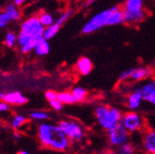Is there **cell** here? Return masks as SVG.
<instances>
[{"label":"cell","instance_id":"1","mask_svg":"<svg viewBox=\"0 0 155 154\" xmlns=\"http://www.w3.org/2000/svg\"><path fill=\"white\" fill-rule=\"evenodd\" d=\"M38 139L44 147L55 151H68L71 143L59 126L46 122L39 125Z\"/></svg>","mask_w":155,"mask_h":154},{"label":"cell","instance_id":"2","mask_svg":"<svg viewBox=\"0 0 155 154\" xmlns=\"http://www.w3.org/2000/svg\"><path fill=\"white\" fill-rule=\"evenodd\" d=\"M122 115L123 113L120 109L106 104H99L94 109V116L97 123L106 131L120 124Z\"/></svg>","mask_w":155,"mask_h":154},{"label":"cell","instance_id":"3","mask_svg":"<svg viewBox=\"0 0 155 154\" xmlns=\"http://www.w3.org/2000/svg\"><path fill=\"white\" fill-rule=\"evenodd\" d=\"M155 68L153 67H135L128 69L124 70L119 75L118 80L119 82H127V81H134L140 82L145 80H149L154 76Z\"/></svg>","mask_w":155,"mask_h":154},{"label":"cell","instance_id":"4","mask_svg":"<svg viewBox=\"0 0 155 154\" xmlns=\"http://www.w3.org/2000/svg\"><path fill=\"white\" fill-rule=\"evenodd\" d=\"M58 126L67 135L71 142H81L85 137L84 127L75 120L63 119L59 121Z\"/></svg>","mask_w":155,"mask_h":154},{"label":"cell","instance_id":"5","mask_svg":"<svg viewBox=\"0 0 155 154\" xmlns=\"http://www.w3.org/2000/svg\"><path fill=\"white\" fill-rule=\"evenodd\" d=\"M120 123L130 134L139 132L145 126V119L141 114L135 111H129L123 113Z\"/></svg>","mask_w":155,"mask_h":154},{"label":"cell","instance_id":"6","mask_svg":"<svg viewBox=\"0 0 155 154\" xmlns=\"http://www.w3.org/2000/svg\"><path fill=\"white\" fill-rule=\"evenodd\" d=\"M110 12H111V9L108 8V9L100 11L97 14L93 15L84 24V26L82 27L81 32L83 34H91L105 27Z\"/></svg>","mask_w":155,"mask_h":154},{"label":"cell","instance_id":"7","mask_svg":"<svg viewBox=\"0 0 155 154\" xmlns=\"http://www.w3.org/2000/svg\"><path fill=\"white\" fill-rule=\"evenodd\" d=\"M107 139L111 147L117 148L120 145L129 141L130 133L120 123L107 130Z\"/></svg>","mask_w":155,"mask_h":154},{"label":"cell","instance_id":"8","mask_svg":"<svg viewBox=\"0 0 155 154\" xmlns=\"http://www.w3.org/2000/svg\"><path fill=\"white\" fill-rule=\"evenodd\" d=\"M45 29V27L39 21L38 16L30 17L22 22L21 26V31L24 32L30 38L43 36Z\"/></svg>","mask_w":155,"mask_h":154},{"label":"cell","instance_id":"9","mask_svg":"<svg viewBox=\"0 0 155 154\" xmlns=\"http://www.w3.org/2000/svg\"><path fill=\"white\" fill-rule=\"evenodd\" d=\"M124 11V10H123ZM148 16V12L145 10V8L136 11V12H127L124 11V17H125V23L127 25H138L141 23Z\"/></svg>","mask_w":155,"mask_h":154},{"label":"cell","instance_id":"10","mask_svg":"<svg viewBox=\"0 0 155 154\" xmlns=\"http://www.w3.org/2000/svg\"><path fill=\"white\" fill-rule=\"evenodd\" d=\"M111 12L108 16L106 26H115L125 23V17L123 8H119L118 6H114L110 8Z\"/></svg>","mask_w":155,"mask_h":154},{"label":"cell","instance_id":"11","mask_svg":"<svg viewBox=\"0 0 155 154\" xmlns=\"http://www.w3.org/2000/svg\"><path fill=\"white\" fill-rule=\"evenodd\" d=\"M137 90L142 96L143 101L149 102L150 99L155 96V79L153 80H149L147 82L140 85Z\"/></svg>","mask_w":155,"mask_h":154},{"label":"cell","instance_id":"12","mask_svg":"<svg viewBox=\"0 0 155 154\" xmlns=\"http://www.w3.org/2000/svg\"><path fill=\"white\" fill-rule=\"evenodd\" d=\"M142 101H143V98L141 94L137 90H133L127 96L126 105L130 111H136L140 107Z\"/></svg>","mask_w":155,"mask_h":154},{"label":"cell","instance_id":"13","mask_svg":"<svg viewBox=\"0 0 155 154\" xmlns=\"http://www.w3.org/2000/svg\"><path fill=\"white\" fill-rule=\"evenodd\" d=\"M142 147L145 152L155 154V130L145 131L142 137Z\"/></svg>","mask_w":155,"mask_h":154},{"label":"cell","instance_id":"14","mask_svg":"<svg viewBox=\"0 0 155 154\" xmlns=\"http://www.w3.org/2000/svg\"><path fill=\"white\" fill-rule=\"evenodd\" d=\"M8 104H17V105H24L28 103V98L23 96L21 92L13 91L5 94V97L3 99Z\"/></svg>","mask_w":155,"mask_h":154},{"label":"cell","instance_id":"15","mask_svg":"<svg viewBox=\"0 0 155 154\" xmlns=\"http://www.w3.org/2000/svg\"><path fill=\"white\" fill-rule=\"evenodd\" d=\"M92 68H93V64H92L91 60L85 56L81 57L76 63L77 71L79 72V74H81L82 76L89 75L92 71Z\"/></svg>","mask_w":155,"mask_h":154},{"label":"cell","instance_id":"16","mask_svg":"<svg viewBox=\"0 0 155 154\" xmlns=\"http://www.w3.org/2000/svg\"><path fill=\"white\" fill-rule=\"evenodd\" d=\"M144 0H126L123 10L127 12H136L144 8Z\"/></svg>","mask_w":155,"mask_h":154},{"label":"cell","instance_id":"17","mask_svg":"<svg viewBox=\"0 0 155 154\" xmlns=\"http://www.w3.org/2000/svg\"><path fill=\"white\" fill-rule=\"evenodd\" d=\"M45 39L44 36H37V37H33L30 41H28L23 46L21 47V52L22 54H28L31 51H33L36 46L38 45V44L41 41H43Z\"/></svg>","mask_w":155,"mask_h":154},{"label":"cell","instance_id":"18","mask_svg":"<svg viewBox=\"0 0 155 154\" xmlns=\"http://www.w3.org/2000/svg\"><path fill=\"white\" fill-rule=\"evenodd\" d=\"M4 11L9 16V18H10V20H11V21H18L19 18H21V11H19L18 6H16V5L13 4V3L8 4V5L5 8Z\"/></svg>","mask_w":155,"mask_h":154},{"label":"cell","instance_id":"19","mask_svg":"<svg viewBox=\"0 0 155 154\" xmlns=\"http://www.w3.org/2000/svg\"><path fill=\"white\" fill-rule=\"evenodd\" d=\"M59 30H60V25H58L57 23L54 22L52 25L45 27L43 36H44V38L45 40L49 41L57 34V32L59 31Z\"/></svg>","mask_w":155,"mask_h":154},{"label":"cell","instance_id":"20","mask_svg":"<svg viewBox=\"0 0 155 154\" xmlns=\"http://www.w3.org/2000/svg\"><path fill=\"white\" fill-rule=\"evenodd\" d=\"M57 99L63 104H73L76 103L72 91H62L57 93Z\"/></svg>","mask_w":155,"mask_h":154},{"label":"cell","instance_id":"21","mask_svg":"<svg viewBox=\"0 0 155 154\" xmlns=\"http://www.w3.org/2000/svg\"><path fill=\"white\" fill-rule=\"evenodd\" d=\"M71 91L75 97L76 103H81L84 101L88 96V90L83 87H75Z\"/></svg>","mask_w":155,"mask_h":154},{"label":"cell","instance_id":"22","mask_svg":"<svg viewBox=\"0 0 155 154\" xmlns=\"http://www.w3.org/2000/svg\"><path fill=\"white\" fill-rule=\"evenodd\" d=\"M35 54L39 56H45L46 55L49 51H50V44L48 43L47 40L44 39L43 41H41L38 44V45L36 46V48L34 49Z\"/></svg>","mask_w":155,"mask_h":154},{"label":"cell","instance_id":"23","mask_svg":"<svg viewBox=\"0 0 155 154\" xmlns=\"http://www.w3.org/2000/svg\"><path fill=\"white\" fill-rule=\"evenodd\" d=\"M38 18H39V21H41V23H42L45 27L50 26V25H52L53 23H54V20L53 15H51V14L48 13V12L42 11L40 14L38 15Z\"/></svg>","mask_w":155,"mask_h":154},{"label":"cell","instance_id":"24","mask_svg":"<svg viewBox=\"0 0 155 154\" xmlns=\"http://www.w3.org/2000/svg\"><path fill=\"white\" fill-rule=\"evenodd\" d=\"M25 122H26V118H25L24 115L17 114V115H15V116L12 118L10 125H11V127L13 129L17 130V129H19L21 127H22L23 125L25 124Z\"/></svg>","mask_w":155,"mask_h":154},{"label":"cell","instance_id":"25","mask_svg":"<svg viewBox=\"0 0 155 154\" xmlns=\"http://www.w3.org/2000/svg\"><path fill=\"white\" fill-rule=\"evenodd\" d=\"M116 149H117L116 152L119 153V154H133L135 152V148L129 141L120 145Z\"/></svg>","mask_w":155,"mask_h":154},{"label":"cell","instance_id":"26","mask_svg":"<svg viewBox=\"0 0 155 154\" xmlns=\"http://www.w3.org/2000/svg\"><path fill=\"white\" fill-rule=\"evenodd\" d=\"M18 43V35L13 31L7 32L5 36V44L8 47H13Z\"/></svg>","mask_w":155,"mask_h":154},{"label":"cell","instance_id":"27","mask_svg":"<svg viewBox=\"0 0 155 154\" xmlns=\"http://www.w3.org/2000/svg\"><path fill=\"white\" fill-rule=\"evenodd\" d=\"M31 118L33 120H37V121H45L47 119H49V114L46 112L44 111H34L31 113Z\"/></svg>","mask_w":155,"mask_h":154},{"label":"cell","instance_id":"28","mask_svg":"<svg viewBox=\"0 0 155 154\" xmlns=\"http://www.w3.org/2000/svg\"><path fill=\"white\" fill-rule=\"evenodd\" d=\"M72 15H73V10L72 9H68L63 14H61V16L56 20L55 23H57L58 25H60V26L63 25L67 21H68V18L70 17H72Z\"/></svg>","mask_w":155,"mask_h":154},{"label":"cell","instance_id":"29","mask_svg":"<svg viewBox=\"0 0 155 154\" xmlns=\"http://www.w3.org/2000/svg\"><path fill=\"white\" fill-rule=\"evenodd\" d=\"M10 21H11V20H10L9 16L5 11L0 12V29L6 28L9 24Z\"/></svg>","mask_w":155,"mask_h":154},{"label":"cell","instance_id":"30","mask_svg":"<svg viewBox=\"0 0 155 154\" xmlns=\"http://www.w3.org/2000/svg\"><path fill=\"white\" fill-rule=\"evenodd\" d=\"M49 104L54 111H61L63 109V105H64L57 98L54 100L49 101Z\"/></svg>","mask_w":155,"mask_h":154},{"label":"cell","instance_id":"31","mask_svg":"<svg viewBox=\"0 0 155 154\" xmlns=\"http://www.w3.org/2000/svg\"><path fill=\"white\" fill-rule=\"evenodd\" d=\"M45 96L46 100L49 102V101H52V100H54V99H56V98H57V93H56L54 90H46V91H45Z\"/></svg>","mask_w":155,"mask_h":154},{"label":"cell","instance_id":"32","mask_svg":"<svg viewBox=\"0 0 155 154\" xmlns=\"http://www.w3.org/2000/svg\"><path fill=\"white\" fill-rule=\"evenodd\" d=\"M8 109H9V104L6 103L5 101L0 100V113L7 112Z\"/></svg>","mask_w":155,"mask_h":154},{"label":"cell","instance_id":"33","mask_svg":"<svg viewBox=\"0 0 155 154\" xmlns=\"http://www.w3.org/2000/svg\"><path fill=\"white\" fill-rule=\"evenodd\" d=\"M27 1H29V0H13V4H15L16 6L19 7V6H22L23 4H25Z\"/></svg>","mask_w":155,"mask_h":154},{"label":"cell","instance_id":"34","mask_svg":"<svg viewBox=\"0 0 155 154\" xmlns=\"http://www.w3.org/2000/svg\"><path fill=\"white\" fill-rule=\"evenodd\" d=\"M95 1H96V0H87V1L85 2V4H84V8L91 7V6Z\"/></svg>","mask_w":155,"mask_h":154},{"label":"cell","instance_id":"35","mask_svg":"<svg viewBox=\"0 0 155 154\" xmlns=\"http://www.w3.org/2000/svg\"><path fill=\"white\" fill-rule=\"evenodd\" d=\"M13 138H14V139L15 140H19V139H21V134H19V133H18V132H15L14 133V135H13Z\"/></svg>","mask_w":155,"mask_h":154},{"label":"cell","instance_id":"36","mask_svg":"<svg viewBox=\"0 0 155 154\" xmlns=\"http://www.w3.org/2000/svg\"><path fill=\"white\" fill-rule=\"evenodd\" d=\"M149 103L155 106V96H154V97H152L151 99H150V100H149Z\"/></svg>","mask_w":155,"mask_h":154},{"label":"cell","instance_id":"37","mask_svg":"<svg viewBox=\"0 0 155 154\" xmlns=\"http://www.w3.org/2000/svg\"><path fill=\"white\" fill-rule=\"evenodd\" d=\"M5 94H6V93H4V92H1V91H0V100H3V99H4V97H5Z\"/></svg>","mask_w":155,"mask_h":154},{"label":"cell","instance_id":"38","mask_svg":"<svg viewBox=\"0 0 155 154\" xmlns=\"http://www.w3.org/2000/svg\"><path fill=\"white\" fill-rule=\"evenodd\" d=\"M19 154H29V151H26V150H21V151H19Z\"/></svg>","mask_w":155,"mask_h":154},{"label":"cell","instance_id":"39","mask_svg":"<svg viewBox=\"0 0 155 154\" xmlns=\"http://www.w3.org/2000/svg\"><path fill=\"white\" fill-rule=\"evenodd\" d=\"M153 67H154V68H155V60H154V61H153Z\"/></svg>","mask_w":155,"mask_h":154},{"label":"cell","instance_id":"40","mask_svg":"<svg viewBox=\"0 0 155 154\" xmlns=\"http://www.w3.org/2000/svg\"><path fill=\"white\" fill-rule=\"evenodd\" d=\"M154 77H155V72H154Z\"/></svg>","mask_w":155,"mask_h":154}]
</instances>
